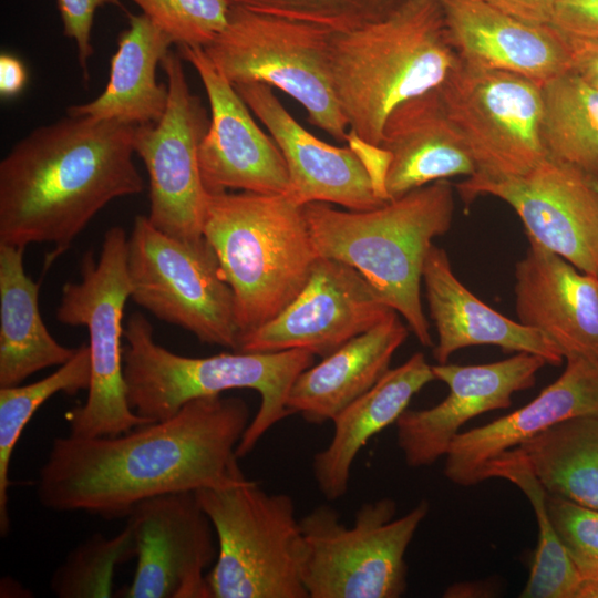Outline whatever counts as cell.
<instances>
[{
    "label": "cell",
    "instance_id": "obj_1",
    "mask_svg": "<svg viewBox=\"0 0 598 598\" xmlns=\"http://www.w3.org/2000/svg\"><path fill=\"white\" fill-rule=\"evenodd\" d=\"M249 423L246 401L217 394L114 436L55 437L37 497L51 511L115 519L154 496L246 482L236 450Z\"/></svg>",
    "mask_w": 598,
    "mask_h": 598
},
{
    "label": "cell",
    "instance_id": "obj_2",
    "mask_svg": "<svg viewBox=\"0 0 598 598\" xmlns=\"http://www.w3.org/2000/svg\"><path fill=\"white\" fill-rule=\"evenodd\" d=\"M134 128L66 115L19 140L0 162V244L51 243L55 257L109 203L142 193Z\"/></svg>",
    "mask_w": 598,
    "mask_h": 598
},
{
    "label": "cell",
    "instance_id": "obj_3",
    "mask_svg": "<svg viewBox=\"0 0 598 598\" xmlns=\"http://www.w3.org/2000/svg\"><path fill=\"white\" fill-rule=\"evenodd\" d=\"M458 61L439 0H402L380 20L331 32L328 48L331 85L351 134L374 148L389 115L437 89Z\"/></svg>",
    "mask_w": 598,
    "mask_h": 598
},
{
    "label": "cell",
    "instance_id": "obj_4",
    "mask_svg": "<svg viewBox=\"0 0 598 598\" xmlns=\"http://www.w3.org/2000/svg\"><path fill=\"white\" fill-rule=\"evenodd\" d=\"M454 208L453 186L442 179L372 209L315 202L305 205V215L318 255L359 271L420 343L431 347L421 302L423 266L433 239L451 229Z\"/></svg>",
    "mask_w": 598,
    "mask_h": 598
},
{
    "label": "cell",
    "instance_id": "obj_5",
    "mask_svg": "<svg viewBox=\"0 0 598 598\" xmlns=\"http://www.w3.org/2000/svg\"><path fill=\"white\" fill-rule=\"evenodd\" d=\"M124 378L132 410L152 422L174 415L187 402L235 389L256 390L259 409L240 442L237 456L248 455L278 422L292 415L288 395L315 354L292 349L275 352H223L206 358L179 355L159 346L141 313L124 327Z\"/></svg>",
    "mask_w": 598,
    "mask_h": 598
},
{
    "label": "cell",
    "instance_id": "obj_6",
    "mask_svg": "<svg viewBox=\"0 0 598 598\" xmlns=\"http://www.w3.org/2000/svg\"><path fill=\"white\" fill-rule=\"evenodd\" d=\"M203 236L233 291L240 338L295 299L320 257L305 206L285 194H209Z\"/></svg>",
    "mask_w": 598,
    "mask_h": 598
},
{
    "label": "cell",
    "instance_id": "obj_7",
    "mask_svg": "<svg viewBox=\"0 0 598 598\" xmlns=\"http://www.w3.org/2000/svg\"><path fill=\"white\" fill-rule=\"evenodd\" d=\"M195 493L217 536L216 563L206 576L213 598H308L290 495L267 493L249 478Z\"/></svg>",
    "mask_w": 598,
    "mask_h": 598
},
{
    "label": "cell",
    "instance_id": "obj_8",
    "mask_svg": "<svg viewBox=\"0 0 598 598\" xmlns=\"http://www.w3.org/2000/svg\"><path fill=\"white\" fill-rule=\"evenodd\" d=\"M396 507L391 497L364 503L351 527L329 505L317 506L300 519L301 576L308 598H399L405 592V553L430 504L422 499L394 518Z\"/></svg>",
    "mask_w": 598,
    "mask_h": 598
},
{
    "label": "cell",
    "instance_id": "obj_9",
    "mask_svg": "<svg viewBox=\"0 0 598 598\" xmlns=\"http://www.w3.org/2000/svg\"><path fill=\"white\" fill-rule=\"evenodd\" d=\"M126 244L124 228H109L99 258L85 252L80 280L62 287L56 320L66 326L86 327L91 355L86 401L69 413L71 435L114 436L152 423L132 410L126 396L122 347L123 313L131 298Z\"/></svg>",
    "mask_w": 598,
    "mask_h": 598
},
{
    "label": "cell",
    "instance_id": "obj_10",
    "mask_svg": "<svg viewBox=\"0 0 598 598\" xmlns=\"http://www.w3.org/2000/svg\"><path fill=\"white\" fill-rule=\"evenodd\" d=\"M330 34L313 24L231 4L226 27L203 49L234 86L277 87L302 105L312 125L337 141H349L329 75Z\"/></svg>",
    "mask_w": 598,
    "mask_h": 598
},
{
    "label": "cell",
    "instance_id": "obj_11",
    "mask_svg": "<svg viewBox=\"0 0 598 598\" xmlns=\"http://www.w3.org/2000/svg\"><path fill=\"white\" fill-rule=\"evenodd\" d=\"M126 268L136 305L203 343L238 351L234 295L205 237L175 238L137 215L127 235Z\"/></svg>",
    "mask_w": 598,
    "mask_h": 598
},
{
    "label": "cell",
    "instance_id": "obj_12",
    "mask_svg": "<svg viewBox=\"0 0 598 598\" xmlns=\"http://www.w3.org/2000/svg\"><path fill=\"white\" fill-rule=\"evenodd\" d=\"M437 90L475 162L472 176H519L548 157L542 138L539 84L460 59Z\"/></svg>",
    "mask_w": 598,
    "mask_h": 598
},
{
    "label": "cell",
    "instance_id": "obj_13",
    "mask_svg": "<svg viewBox=\"0 0 598 598\" xmlns=\"http://www.w3.org/2000/svg\"><path fill=\"white\" fill-rule=\"evenodd\" d=\"M179 53L169 51L161 66L168 87L166 110L156 123L134 128V152L150 179V221L184 240L203 238L208 198L199 171L198 150L208 130V113L192 93Z\"/></svg>",
    "mask_w": 598,
    "mask_h": 598
},
{
    "label": "cell",
    "instance_id": "obj_14",
    "mask_svg": "<svg viewBox=\"0 0 598 598\" xmlns=\"http://www.w3.org/2000/svg\"><path fill=\"white\" fill-rule=\"evenodd\" d=\"M455 187L466 204L483 195L502 199L527 238L598 277V192L580 169L546 157L519 176H470Z\"/></svg>",
    "mask_w": 598,
    "mask_h": 598
},
{
    "label": "cell",
    "instance_id": "obj_15",
    "mask_svg": "<svg viewBox=\"0 0 598 598\" xmlns=\"http://www.w3.org/2000/svg\"><path fill=\"white\" fill-rule=\"evenodd\" d=\"M393 312L354 268L319 257L295 299L275 318L244 334L238 351L299 349L323 358Z\"/></svg>",
    "mask_w": 598,
    "mask_h": 598
},
{
    "label": "cell",
    "instance_id": "obj_16",
    "mask_svg": "<svg viewBox=\"0 0 598 598\" xmlns=\"http://www.w3.org/2000/svg\"><path fill=\"white\" fill-rule=\"evenodd\" d=\"M137 564L126 598H213L204 575L217 557L214 527L195 492L168 493L137 504L127 516Z\"/></svg>",
    "mask_w": 598,
    "mask_h": 598
},
{
    "label": "cell",
    "instance_id": "obj_17",
    "mask_svg": "<svg viewBox=\"0 0 598 598\" xmlns=\"http://www.w3.org/2000/svg\"><path fill=\"white\" fill-rule=\"evenodd\" d=\"M178 53L196 70L209 101V126L198 150L200 176L208 194L240 189L288 195L290 178L283 156L257 125L235 86L203 48L182 45Z\"/></svg>",
    "mask_w": 598,
    "mask_h": 598
},
{
    "label": "cell",
    "instance_id": "obj_18",
    "mask_svg": "<svg viewBox=\"0 0 598 598\" xmlns=\"http://www.w3.org/2000/svg\"><path fill=\"white\" fill-rule=\"evenodd\" d=\"M545 364L544 358L526 352L484 364H432L435 380L447 385L448 394L432 408L406 409L398 419L396 444L405 464L429 466L444 457L465 423L508 408L514 393L535 385Z\"/></svg>",
    "mask_w": 598,
    "mask_h": 598
},
{
    "label": "cell",
    "instance_id": "obj_19",
    "mask_svg": "<svg viewBox=\"0 0 598 598\" xmlns=\"http://www.w3.org/2000/svg\"><path fill=\"white\" fill-rule=\"evenodd\" d=\"M235 89L279 147L290 178L288 195L296 203L321 202L350 210L386 203L370 164L353 145L338 147L317 138L295 120L269 85L248 83Z\"/></svg>",
    "mask_w": 598,
    "mask_h": 598
},
{
    "label": "cell",
    "instance_id": "obj_20",
    "mask_svg": "<svg viewBox=\"0 0 598 598\" xmlns=\"http://www.w3.org/2000/svg\"><path fill=\"white\" fill-rule=\"evenodd\" d=\"M580 416L598 417L596 357L567 358L564 372L529 403L460 432L444 456V475L458 486L480 484L491 461L559 422Z\"/></svg>",
    "mask_w": 598,
    "mask_h": 598
},
{
    "label": "cell",
    "instance_id": "obj_21",
    "mask_svg": "<svg viewBox=\"0 0 598 598\" xmlns=\"http://www.w3.org/2000/svg\"><path fill=\"white\" fill-rule=\"evenodd\" d=\"M450 41L473 66L525 76L540 86L571 70L566 34L519 20L483 0H439Z\"/></svg>",
    "mask_w": 598,
    "mask_h": 598
},
{
    "label": "cell",
    "instance_id": "obj_22",
    "mask_svg": "<svg viewBox=\"0 0 598 598\" xmlns=\"http://www.w3.org/2000/svg\"><path fill=\"white\" fill-rule=\"evenodd\" d=\"M518 321L570 357L598 358V277L528 238L515 266Z\"/></svg>",
    "mask_w": 598,
    "mask_h": 598
},
{
    "label": "cell",
    "instance_id": "obj_23",
    "mask_svg": "<svg viewBox=\"0 0 598 598\" xmlns=\"http://www.w3.org/2000/svg\"><path fill=\"white\" fill-rule=\"evenodd\" d=\"M386 153L380 190L385 202L455 176L476 165L437 89L399 105L388 117L380 145Z\"/></svg>",
    "mask_w": 598,
    "mask_h": 598
},
{
    "label": "cell",
    "instance_id": "obj_24",
    "mask_svg": "<svg viewBox=\"0 0 598 598\" xmlns=\"http://www.w3.org/2000/svg\"><path fill=\"white\" fill-rule=\"evenodd\" d=\"M422 281L437 342L436 363L472 346H496L505 352H526L560 365L559 349L538 330L497 312L474 296L455 276L446 251L433 244L424 261Z\"/></svg>",
    "mask_w": 598,
    "mask_h": 598
},
{
    "label": "cell",
    "instance_id": "obj_25",
    "mask_svg": "<svg viewBox=\"0 0 598 598\" xmlns=\"http://www.w3.org/2000/svg\"><path fill=\"white\" fill-rule=\"evenodd\" d=\"M408 332L398 312H393L349 340L297 377L288 395V409L310 424L333 421L388 372Z\"/></svg>",
    "mask_w": 598,
    "mask_h": 598
},
{
    "label": "cell",
    "instance_id": "obj_26",
    "mask_svg": "<svg viewBox=\"0 0 598 598\" xmlns=\"http://www.w3.org/2000/svg\"><path fill=\"white\" fill-rule=\"evenodd\" d=\"M435 380L422 352L412 354L388 372L364 394L333 419L329 444L312 458L318 489L328 501L343 497L349 487L352 464L370 439L395 424L412 398Z\"/></svg>",
    "mask_w": 598,
    "mask_h": 598
},
{
    "label": "cell",
    "instance_id": "obj_27",
    "mask_svg": "<svg viewBox=\"0 0 598 598\" xmlns=\"http://www.w3.org/2000/svg\"><path fill=\"white\" fill-rule=\"evenodd\" d=\"M173 43L144 13L130 14L111 58L105 89L94 100L70 106L68 115L133 126L158 122L167 106L168 87L157 81L156 69Z\"/></svg>",
    "mask_w": 598,
    "mask_h": 598
},
{
    "label": "cell",
    "instance_id": "obj_28",
    "mask_svg": "<svg viewBox=\"0 0 598 598\" xmlns=\"http://www.w3.org/2000/svg\"><path fill=\"white\" fill-rule=\"evenodd\" d=\"M23 252V247L0 244V388L60 367L76 351L47 329L39 310L40 282L27 275Z\"/></svg>",
    "mask_w": 598,
    "mask_h": 598
},
{
    "label": "cell",
    "instance_id": "obj_29",
    "mask_svg": "<svg viewBox=\"0 0 598 598\" xmlns=\"http://www.w3.org/2000/svg\"><path fill=\"white\" fill-rule=\"evenodd\" d=\"M517 447L547 494L598 509V417L559 422Z\"/></svg>",
    "mask_w": 598,
    "mask_h": 598
},
{
    "label": "cell",
    "instance_id": "obj_30",
    "mask_svg": "<svg viewBox=\"0 0 598 598\" xmlns=\"http://www.w3.org/2000/svg\"><path fill=\"white\" fill-rule=\"evenodd\" d=\"M542 87L547 156L598 178V89L573 70Z\"/></svg>",
    "mask_w": 598,
    "mask_h": 598
},
{
    "label": "cell",
    "instance_id": "obj_31",
    "mask_svg": "<svg viewBox=\"0 0 598 598\" xmlns=\"http://www.w3.org/2000/svg\"><path fill=\"white\" fill-rule=\"evenodd\" d=\"M489 478L507 480L527 497L535 513L538 542L529 575L519 597L575 598L579 573L560 542L547 508V492L533 473L519 447L501 454L488 463L484 473Z\"/></svg>",
    "mask_w": 598,
    "mask_h": 598
},
{
    "label": "cell",
    "instance_id": "obj_32",
    "mask_svg": "<svg viewBox=\"0 0 598 598\" xmlns=\"http://www.w3.org/2000/svg\"><path fill=\"white\" fill-rule=\"evenodd\" d=\"M91 355L87 344L76 348L72 359L50 375L25 385L0 388V534L10 529L8 511L9 466L13 450L35 411L51 396L62 392L75 395L89 390Z\"/></svg>",
    "mask_w": 598,
    "mask_h": 598
},
{
    "label": "cell",
    "instance_id": "obj_33",
    "mask_svg": "<svg viewBox=\"0 0 598 598\" xmlns=\"http://www.w3.org/2000/svg\"><path fill=\"white\" fill-rule=\"evenodd\" d=\"M136 555V538L128 523L112 537L95 533L68 554L52 574L50 589L59 598L113 597L116 567Z\"/></svg>",
    "mask_w": 598,
    "mask_h": 598
},
{
    "label": "cell",
    "instance_id": "obj_34",
    "mask_svg": "<svg viewBox=\"0 0 598 598\" xmlns=\"http://www.w3.org/2000/svg\"><path fill=\"white\" fill-rule=\"evenodd\" d=\"M247 10L344 32L385 17L402 0H229Z\"/></svg>",
    "mask_w": 598,
    "mask_h": 598
},
{
    "label": "cell",
    "instance_id": "obj_35",
    "mask_svg": "<svg viewBox=\"0 0 598 598\" xmlns=\"http://www.w3.org/2000/svg\"><path fill=\"white\" fill-rule=\"evenodd\" d=\"M164 30L177 47L204 48L223 31L229 0H131Z\"/></svg>",
    "mask_w": 598,
    "mask_h": 598
},
{
    "label": "cell",
    "instance_id": "obj_36",
    "mask_svg": "<svg viewBox=\"0 0 598 598\" xmlns=\"http://www.w3.org/2000/svg\"><path fill=\"white\" fill-rule=\"evenodd\" d=\"M555 530L578 573L598 570V509L547 494Z\"/></svg>",
    "mask_w": 598,
    "mask_h": 598
},
{
    "label": "cell",
    "instance_id": "obj_37",
    "mask_svg": "<svg viewBox=\"0 0 598 598\" xmlns=\"http://www.w3.org/2000/svg\"><path fill=\"white\" fill-rule=\"evenodd\" d=\"M113 0H56L65 37L76 45L78 60L85 80L89 78L87 64L93 54L91 34L96 10Z\"/></svg>",
    "mask_w": 598,
    "mask_h": 598
},
{
    "label": "cell",
    "instance_id": "obj_38",
    "mask_svg": "<svg viewBox=\"0 0 598 598\" xmlns=\"http://www.w3.org/2000/svg\"><path fill=\"white\" fill-rule=\"evenodd\" d=\"M550 24L567 37L598 41V0H558Z\"/></svg>",
    "mask_w": 598,
    "mask_h": 598
},
{
    "label": "cell",
    "instance_id": "obj_39",
    "mask_svg": "<svg viewBox=\"0 0 598 598\" xmlns=\"http://www.w3.org/2000/svg\"><path fill=\"white\" fill-rule=\"evenodd\" d=\"M529 23L550 24L558 0H483Z\"/></svg>",
    "mask_w": 598,
    "mask_h": 598
},
{
    "label": "cell",
    "instance_id": "obj_40",
    "mask_svg": "<svg viewBox=\"0 0 598 598\" xmlns=\"http://www.w3.org/2000/svg\"><path fill=\"white\" fill-rule=\"evenodd\" d=\"M571 70L598 89V41L568 37Z\"/></svg>",
    "mask_w": 598,
    "mask_h": 598
},
{
    "label": "cell",
    "instance_id": "obj_41",
    "mask_svg": "<svg viewBox=\"0 0 598 598\" xmlns=\"http://www.w3.org/2000/svg\"><path fill=\"white\" fill-rule=\"evenodd\" d=\"M27 82V71L23 63L10 54L0 55V94L12 97L19 94Z\"/></svg>",
    "mask_w": 598,
    "mask_h": 598
},
{
    "label": "cell",
    "instance_id": "obj_42",
    "mask_svg": "<svg viewBox=\"0 0 598 598\" xmlns=\"http://www.w3.org/2000/svg\"><path fill=\"white\" fill-rule=\"evenodd\" d=\"M575 598H598V570L579 574Z\"/></svg>",
    "mask_w": 598,
    "mask_h": 598
},
{
    "label": "cell",
    "instance_id": "obj_43",
    "mask_svg": "<svg viewBox=\"0 0 598 598\" xmlns=\"http://www.w3.org/2000/svg\"><path fill=\"white\" fill-rule=\"evenodd\" d=\"M590 179H591V183H592L594 187H595V188L597 189V192H598V178L590 177Z\"/></svg>",
    "mask_w": 598,
    "mask_h": 598
}]
</instances>
